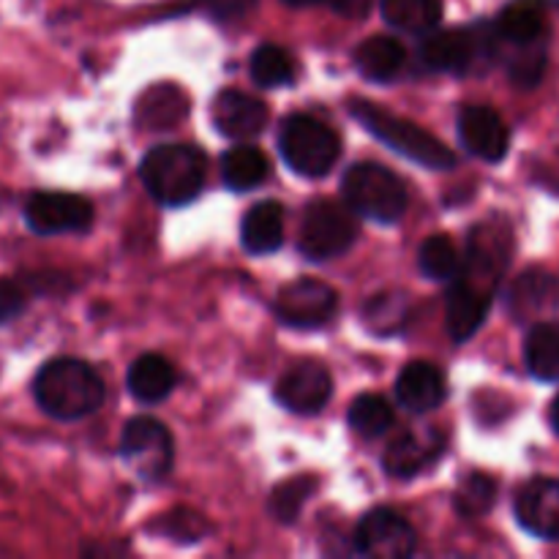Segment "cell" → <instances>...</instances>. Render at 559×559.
<instances>
[{
    "label": "cell",
    "mask_w": 559,
    "mask_h": 559,
    "mask_svg": "<svg viewBox=\"0 0 559 559\" xmlns=\"http://www.w3.org/2000/svg\"><path fill=\"white\" fill-rule=\"evenodd\" d=\"M38 407L58 420H80L102 407L104 382L93 366L80 358H55L33 382Z\"/></svg>",
    "instance_id": "1"
},
{
    "label": "cell",
    "mask_w": 559,
    "mask_h": 559,
    "mask_svg": "<svg viewBox=\"0 0 559 559\" xmlns=\"http://www.w3.org/2000/svg\"><path fill=\"white\" fill-rule=\"evenodd\" d=\"M205 153L194 145H156L140 164V178L162 205L180 207L197 200L205 186Z\"/></svg>",
    "instance_id": "2"
},
{
    "label": "cell",
    "mask_w": 559,
    "mask_h": 559,
    "mask_svg": "<svg viewBox=\"0 0 559 559\" xmlns=\"http://www.w3.org/2000/svg\"><path fill=\"white\" fill-rule=\"evenodd\" d=\"M349 112L366 131H371L377 140L385 142L399 156L409 158V162L420 164L426 169L456 167V153L445 142L437 140L431 131H426L424 126L413 123L407 118H399V115L388 112V109L377 107L371 102H355Z\"/></svg>",
    "instance_id": "3"
},
{
    "label": "cell",
    "mask_w": 559,
    "mask_h": 559,
    "mask_svg": "<svg viewBox=\"0 0 559 559\" xmlns=\"http://www.w3.org/2000/svg\"><path fill=\"white\" fill-rule=\"evenodd\" d=\"M500 52V38L495 25L456 27V31H429L420 44V63L426 69L448 71V74H473Z\"/></svg>",
    "instance_id": "4"
},
{
    "label": "cell",
    "mask_w": 559,
    "mask_h": 559,
    "mask_svg": "<svg viewBox=\"0 0 559 559\" xmlns=\"http://www.w3.org/2000/svg\"><path fill=\"white\" fill-rule=\"evenodd\" d=\"M342 194L355 216L380 224L399 222L409 202L407 186L402 183V178L374 162L353 164L342 180Z\"/></svg>",
    "instance_id": "5"
},
{
    "label": "cell",
    "mask_w": 559,
    "mask_h": 559,
    "mask_svg": "<svg viewBox=\"0 0 559 559\" xmlns=\"http://www.w3.org/2000/svg\"><path fill=\"white\" fill-rule=\"evenodd\" d=\"M278 151L293 173L304 178H322L336 167L342 140L314 115H289L278 131Z\"/></svg>",
    "instance_id": "6"
},
{
    "label": "cell",
    "mask_w": 559,
    "mask_h": 559,
    "mask_svg": "<svg viewBox=\"0 0 559 559\" xmlns=\"http://www.w3.org/2000/svg\"><path fill=\"white\" fill-rule=\"evenodd\" d=\"M358 240V218L347 202L314 200L309 202L300 222L298 249L306 260L322 262L344 254Z\"/></svg>",
    "instance_id": "7"
},
{
    "label": "cell",
    "mask_w": 559,
    "mask_h": 559,
    "mask_svg": "<svg viewBox=\"0 0 559 559\" xmlns=\"http://www.w3.org/2000/svg\"><path fill=\"white\" fill-rule=\"evenodd\" d=\"M120 456L145 480H162L173 469V435L156 418H131L120 437Z\"/></svg>",
    "instance_id": "8"
},
{
    "label": "cell",
    "mask_w": 559,
    "mask_h": 559,
    "mask_svg": "<svg viewBox=\"0 0 559 559\" xmlns=\"http://www.w3.org/2000/svg\"><path fill=\"white\" fill-rule=\"evenodd\" d=\"M336 306L338 298L333 287H328L325 282H317V278H300V282L278 289L273 311H276L282 325L314 331V328L331 322V317L336 314Z\"/></svg>",
    "instance_id": "9"
},
{
    "label": "cell",
    "mask_w": 559,
    "mask_h": 559,
    "mask_svg": "<svg viewBox=\"0 0 559 559\" xmlns=\"http://www.w3.org/2000/svg\"><path fill=\"white\" fill-rule=\"evenodd\" d=\"M355 551L371 559H404L415 551V530L391 508H374L355 530Z\"/></svg>",
    "instance_id": "10"
},
{
    "label": "cell",
    "mask_w": 559,
    "mask_h": 559,
    "mask_svg": "<svg viewBox=\"0 0 559 559\" xmlns=\"http://www.w3.org/2000/svg\"><path fill=\"white\" fill-rule=\"evenodd\" d=\"M25 222L38 235L82 233L93 224V205L80 194L38 191L27 200Z\"/></svg>",
    "instance_id": "11"
},
{
    "label": "cell",
    "mask_w": 559,
    "mask_h": 559,
    "mask_svg": "<svg viewBox=\"0 0 559 559\" xmlns=\"http://www.w3.org/2000/svg\"><path fill=\"white\" fill-rule=\"evenodd\" d=\"M333 396L331 371L322 364L306 360V364L293 366L287 374L278 377L276 382V402L287 407L289 413L317 415L325 409Z\"/></svg>",
    "instance_id": "12"
},
{
    "label": "cell",
    "mask_w": 559,
    "mask_h": 559,
    "mask_svg": "<svg viewBox=\"0 0 559 559\" xmlns=\"http://www.w3.org/2000/svg\"><path fill=\"white\" fill-rule=\"evenodd\" d=\"M459 140L473 156L497 164L508 156L511 131L495 109L473 104V107H464L459 112Z\"/></svg>",
    "instance_id": "13"
},
{
    "label": "cell",
    "mask_w": 559,
    "mask_h": 559,
    "mask_svg": "<svg viewBox=\"0 0 559 559\" xmlns=\"http://www.w3.org/2000/svg\"><path fill=\"white\" fill-rule=\"evenodd\" d=\"M506 304L516 322H544L559 309V278L540 267L524 271L508 289Z\"/></svg>",
    "instance_id": "14"
},
{
    "label": "cell",
    "mask_w": 559,
    "mask_h": 559,
    "mask_svg": "<svg viewBox=\"0 0 559 559\" xmlns=\"http://www.w3.org/2000/svg\"><path fill=\"white\" fill-rule=\"evenodd\" d=\"M211 118L229 140H254L267 126V104L243 91H222L213 102Z\"/></svg>",
    "instance_id": "15"
},
{
    "label": "cell",
    "mask_w": 559,
    "mask_h": 559,
    "mask_svg": "<svg viewBox=\"0 0 559 559\" xmlns=\"http://www.w3.org/2000/svg\"><path fill=\"white\" fill-rule=\"evenodd\" d=\"M516 519L527 533L559 540V480L535 478L516 495Z\"/></svg>",
    "instance_id": "16"
},
{
    "label": "cell",
    "mask_w": 559,
    "mask_h": 559,
    "mask_svg": "<svg viewBox=\"0 0 559 559\" xmlns=\"http://www.w3.org/2000/svg\"><path fill=\"white\" fill-rule=\"evenodd\" d=\"M491 298H495V293L456 276L445 300V322L453 342L464 344L469 336H475V331L484 325L486 314H489Z\"/></svg>",
    "instance_id": "17"
},
{
    "label": "cell",
    "mask_w": 559,
    "mask_h": 559,
    "mask_svg": "<svg viewBox=\"0 0 559 559\" xmlns=\"http://www.w3.org/2000/svg\"><path fill=\"white\" fill-rule=\"evenodd\" d=\"M445 448V437L440 431H404L388 445L382 467L393 478H415L420 469L435 464Z\"/></svg>",
    "instance_id": "18"
},
{
    "label": "cell",
    "mask_w": 559,
    "mask_h": 559,
    "mask_svg": "<svg viewBox=\"0 0 559 559\" xmlns=\"http://www.w3.org/2000/svg\"><path fill=\"white\" fill-rule=\"evenodd\" d=\"M448 396V382L442 369L435 364H409L396 380V399L409 413H431L440 407Z\"/></svg>",
    "instance_id": "19"
},
{
    "label": "cell",
    "mask_w": 559,
    "mask_h": 559,
    "mask_svg": "<svg viewBox=\"0 0 559 559\" xmlns=\"http://www.w3.org/2000/svg\"><path fill=\"white\" fill-rule=\"evenodd\" d=\"M495 31L500 41L511 47H533V44H546V3L544 0H511L502 9L500 20L495 22Z\"/></svg>",
    "instance_id": "20"
},
{
    "label": "cell",
    "mask_w": 559,
    "mask_h": 559,
    "mask_svg": "<svg viewBox=\"0 0 559 559\" xmlns=\"http://www.w3.org/2000/svg\"><path fill=\"white\" fill-rule=\"evenodd\" d=\"M240 240L249 254H271L284 243V205L276 200L257 202L240 222Z\"/></svg>",
    "instance_id": "21"
},
{
    "label": "cell",
    "mask_w": 559,
    "mask_h": 559,
    "mask_svg": "<svg viewBox=\"0 0 559 559\" xmlns=\"http://www.w3.org/2000/svg\"><path fill=\"white\" fill-rule=\"evenodd\" d=\"M175 382H178V374H175V366L169 364L164 355L147 353L142 358H136L131 364L129 377H126V385H129V393L140 404H158L175 391Z\"/></svg>",
    "instance_id": "22"
},
{
    "label": "cell",
    "mask_w": 559,
    "mask_h": 559,
    "mask_svg": "<svg viewBox=\"0 0 559 559\" xmlns=\"http://www.w3.org/2000/svg\"><path fill=\"white\" fill-rule=\"evenodd\" d=\"M407 63V49L393 36H374L355 49V69L371 82H391Z\"/></svg>",
    "instance_id": "23"
},
{
    "label": "cell",
    "mask_w": 559,
    "mask_h": 559,
    "mask_svg": "<svg viewBox=\"0 0 559 559\" xmlns=\"http://www.w3.org/2000/svg\"><path fill=\"white\" fill-rule=\"evenodd\" d=\"M271 175V162L257 145H235L222 156V180L233 191H251Z\"/></svg>",
    "instance_id": "24"
},
{
    "label": "cell",
    "mask_w": 559,
    "mask_h": 559,
    "mask_svg": "<svg viewBox=\"0 0 559 559\" xmlns=\"http://www.w3.org/2000/svg\"><path fill=\"white\" fill-rule=\"evenodd\" d=\"M524 360L530 374L544 382H559V322H535L524 344Z\"/></svg>",
    "instance_id": "25"
},
{
    "label": "cell",
    "mask_w": 559,
    "mask_h": 559,
    "mask_svg": "<svg viewBox=\"0 0 559 559\" xmlns=\"http://www.w3.org/2000/svg\"><path fill=\"white\" fill-rule=\"evenodd\" d=\"M382 16L399 33L426 36L442 20V0H382Z\"/></svg>",
    "instance_id": "26"
},
{
    "label": "cell",
    "mask_w": 559,
    "mask_h": 559,
    "mask_svg": "<svg viewBox=\"0 0 559 559\" xmlns=\"http://www.w3.org/2000/svg\"><path fill=\"white\" fill-rule=\"evenodd\" d=\"M251 80L260 87H282L289 85L295 76L293 55L276 44H262L251 55Z\"/></svg>",
    "instance_id": "27"
},
{
    "label": "cell",
    "mask_w": 559,
    "mask_h": 559,
    "mask_svg": "<svg viewBox=\"0 0 559 559\" xmlns=\"http://www.w3.org/2000/svg\"><path fill=\"white\" fill-rule=\"evenodd\" d=\"M418 265L424 271V276L448 282V278H456L459 271H462V254H459L451 238H445V235H431L420 246Z\"/></svg>",
    "instance_id": "28"
},
{
    "label": "cell",
    "mask_w": 559,
    "mask_h": 559,
    "mask_svg": "<svg viewBox=\"0 0 559 559\" xmlns=\"http://www.w3.org/2000/svg\"><path fill=\"white\" fill-rule=\"evenodd\" d=\"M396 415L388 399L377 396V393H364L349 407V426L358 431L360 437H382L393 426Z\"/></svg>",
    "instance_id": "29"
},
{
    "label": "cell",
    "mask_w": 559,
    "mask_h": 559,
    "mask_svg": "<svg viewBox=\"0 0 559 559\" xmlns=\"http://www.w3.org/2000/svg\"><path fill=\"white\" fill-rule=\"evenodd\" d=\"M314 489L317 478H311V475H295V478L278 484L271 495V516L284 524H293L304 511L306 500L314 495Z\"/></svg>",
    "instance_id": "30"
},
{
    "label": "cell",
    "mask_w": 559,
    "mask_h": 559,
    "mask_svg": "<svg viewBox=\"0 0 559 559\" xmlns=\"http://www.w3.org/2000/svg\"><path fill=\"white\" fill-rule=\"evenodd\" d=\"M409 317V306L404 300V295L399 293H382L377 298L369 300V306L364 309L366 325L371 328L380 336H391V333H399L404 328Z\"/></svg>",
    "instance_id": "31"
},
{
    "label": "cell",
    "mask_w": 559,
    "mask_h": 559,
    "mask_svg": "<svg viewBox=\"0 0 559 559\" xmlns=\"http://www.w3.org/2000/svg\"><path fill=\"white\" fill-rule=\"evenodd\" d=\"M497 500V484L484 473H469L456 489V511L464 519H480Z\"/></svg>",
    "instance_id": "32"
},
{
    "label": "cell",
    "mask_w": 559,
    "mask_h": 559,
    "mask_svg": "<svg viewBox=\"0 0 559 559\" xmlns=\"http://www.w3.org/2000/svg\"><path fill=\"white\" fill-rule=\"evenodd\" d=\"M513 58H508V71L519 87L538 85L546 71V44H533V47H513Z\"/></svg>",
    "instance_id": "33"
},
{
    "label": "cell",
    "mask_w": 559,
    "mask_h": 559,
    "mask_svg": "<svg viewBox=\"0 0 559 559\" xmlns=\"http://www.w3.org/2000/svg\"><path fill=\"white\" fill-rule=\"evenodd\" d=\"M257 3H260V0H197V5L205 9V14H211L213 20L222 22L243 20L249 11H254Z\"/></svg>",
    "instance_id": "34"
},
{
    "label": "cell",
    "mask_w": 559,
    "mask_h": 559,
    "mask_svg": "<svg viewBox=\"0 0 559 559\" xmlns=\"http://www.w3.org/2000/svg\"><path fill=\"white\" fill-rule=\"evenodd\" d=\"M25 289L11 278H0V325L16 320L25 311Z\"/></svg>",
    "instance_id": "35"
},
{
    "label": "cell",
    "mask_w": 559,
    "mask_h": 559,
    "mask_svg": "<svg viewBox=\"0 0 559 559\" xmlns=\"http://www.w3.org/2000/svg\"><path fill=\"white\" fill-rule=\"evenodd\" d=\"M333 5V11L342 16H349V20H360V16L369 14L371 0H328Z\"/></svg>",
    "instance_id": "36"
},
{
    "label": "cell",
    "mask_w": 559,
    "mask_h": 559,
    "mask_svg": "<svg viewBox=\"0 0 559 559\" xmlns=\"http://www.w3.org/2000/svg\"><path fill=\"white\" fill-rule=\"evenodd\" d=\"M551 426H555V431L559 435V396L555 399V404H551Z\"/></svg>",
    "instance_id": "37"
},
{
    "label": "cell",
    "mask_w": 559,
    "mask_h": 559,
    "mask_svg": "<svg viewBox=\"0 0 559 559\" xmlns=\"http://www.w3.org/2000/svg\"><path fill=\"white\" fill-rule=\"evenodd\" d=\"M287 5H295V9H304V5H317L322 3V0H284Z\"/></svg>",
    "instance_id": "38"
}]
</instances>
